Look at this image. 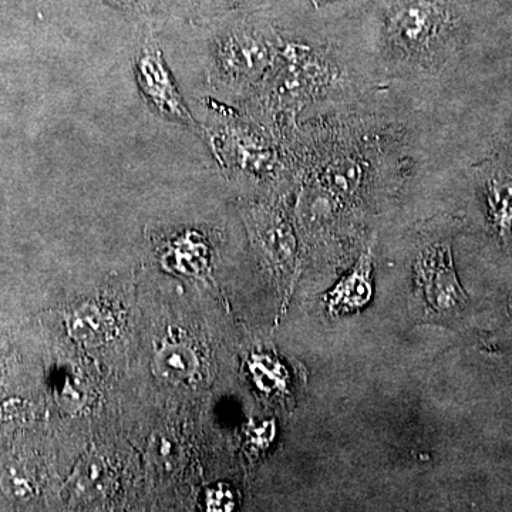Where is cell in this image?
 <instances>
[{"mask_svg": "<svg viewBox=\"0 0 512 512\" xmlns=\"http://www.w3.org/2000/svg\"><path fill=\"white\" fill-rule=\"evenodd\" d=\"M315 2L318 3V5H320V3L332 2V0H315Z\"/></svg>", "mask_w": 512, "mask_h": 512, "instance_id": "obj_15", "label": "cell"}, {"mask_svg": "<svg viewBox=\"0 0 512 512\" xmlns=\"http://www.w3.org/2000/svg\"><path fill=\"white\" fill-rule=\"evenodd\" d=\"M116 320L113 315L96 303H84L67 319V330L77 342L97 346L113 336Z\"/></svg>", "mask_w": 512, "mask_h": 512, "instance_id": "obj_7", "label": "cell"}, {"mask_svg": "<svg viewBox=\"0 0 512 512\" xmlns=\"http://www.w3.org/2000/svg\"><path fill=\"white\" fill-rule=\"evenodd\" d=\"M111 483L113 474L106 461L97 456H89L77 464L76 471L66 483V488L73 500L90 503L106 494Z\"/></svg>", "mask_w": 512, "mask_h": 512, "instance_id": "obj_8", "label": "cell"}, {"mask_svg": "<svg viewBox=\"0 0 512 512\" xmlns=\"http://www.w3.org/2000/svg\"><path fill=\"white\" fill-rule=\"evenodd\" d=\"M136 77L141 93L161 116L194 126V119L185 107L158 47L146 46L141 50L137 57Z\"/></svg>", "mask_w": 512, "mask_h": 512, "instance_id": "obj_3", "label": "cell"}, {"mask_svg": "<svg viewBox=\"0 0 512 512\" xmlns=\"http://www.w3.org/2000/svg\"><path fill=\"white\" fill-rule=\"evenodd\" d=\"M456 28V16L441 0H402L387 15L384 40L399 62L431 67Z\"/></svg>", "mask_w": 512, "mask_h": 512, "instance_id": "obj_1", "label": "cell"}, {"mask_svg": "<svg viewBox=\"0 0 512 512\" xmlns=\"http://www.w3.org/2000/svg\"><path fill=\"white\" fill-rule=\"evenodd\" d=\"M488 218L498 237L507 241L512 232V173L495 171L485 180Z\"/></svg>", "mask_w": 512, "mask_h": 512, "instance_id": "obj_9", "label": "cell"}, {"mask_svg": "<svg viewBox=\"0 0 512 512\" xmlns=\"http://www.w3.org/2000/svg\"><path fill=\"white\" fill-rule=\"evenodd\" d=\"M255 222L259 247L269 261L282 269L291 268L295 264L296 241L288 222L274 212H259Z\"/></svg>", "mask_w": 512, "mask_h": 512, "instance_id": "obj_6", "label": "cell"}, {"mask_svg": "<svg viewBox=\"0 0 512 512\" xmlns=\"http://www.w3.org/2000/svg\"><path fill=\"white\" fill-rule=\"evenodd\" d=\"M505 150H507L508 158H510V161H512V120L510 128H508L507 141H505Z\"/></svg>", "mask_w": 512, "mask_h": 512, "instance_id": "obj_12", "label": "cell"}, {"mask_svg": "<svg viewBox=\"0 0 512 512\" xmlns=\"http://www.w3.org/2000/svg\"><path fill=\"white\" fill-rule=\"evenodd\" d=\"M154 372L160 379L181 383L191 379L198 369V357L185 343H170L154 357Z\"/></svg>", "mask_w": 512, "mask_h": 512, "instance_id": "obj_10", "label": "cell"}, {"mask_svg": "<svg viewBox=\"0 0 512 512\" xmlns=\"http://www.w3.org/2000/svg\"><path fill=\"white\" fill-rule=\"evenodd\" d=\"M508 309H510L512 315V291L510 293V298H508Z\"/></svg>", "mask_w": 512, "mask_h": 512, "instance_id": "obj_14", "label": "cell"}, {"mask_svg": "<svg viewBox=\"0 0 512 512\" xmlns=\"http://www.w3.org/2000/svg\"><path fill=\"white\" fill-rule=\"evenodd\" d=\"M271 60V46L249 33H232L218 46V70L238 86L259 79Z\"/></svg>", "mask_w": 512, "mask_h": 512, "instance_id": "obj_4", "label": "cell"}, {"mask_svg": "<svg viewBox=\"0 0 512 512\" xmlns=\"http://www.w3.org/2000/svg\"><path fill=\"white\" fill-rule=\"evenodd\" d=\"M8 487L10 493L15 494V497H28L26 494H32L28 481L25 478L13 476V474H10L8 478Z\"/></svg>", "mask_w": 512, "mask_h": 512, "instance_id": "obj_11", "label": "cell"}, {"mask_svg": "<svg viewBox=\"0 0 512 512\" xmlns=\"http://www.w3.org/2000/svg\"><path fill=\"white\" fill-rule=\"evenodd\" d=\"M110 2H113L114 5L130 6L134 5V3L137 2V0H110Z\"/></svg>", "mask_w": 512, "mask_h": 512, "instance_id": "obj_13", "label": "cell"}, {"mask_svg": "<svg viewBox=\"0 0 512 512\" xmlns=\"http://www.w3.org/2000/svg\"><path fill=\"white\" fill-rule=\"evenodd\" d=\"M373 249L367 247L355 266L325 295L332 318L362 311L373 296Z\"/></svg>", "mask_w": 512, "mask_h": 512, "instance_id": "obj_5", "label": "cell"}, {"mask_svg": "<svg viewBox=\"0 0 512 512\" xmlns=\"http://www.w3.org/2000/svg\"><path fill=\"white\" fill-rule=\"evenodd\" d=\"M414 278L431 312L447 315L467 305L468 296L458 281L450 242L434 241L421 248L414 264Z\"/></svg>", "mask_w": 512, "mask_h": 512, "instance_id": "obj_2", "label": "cell"}]
</instances>
